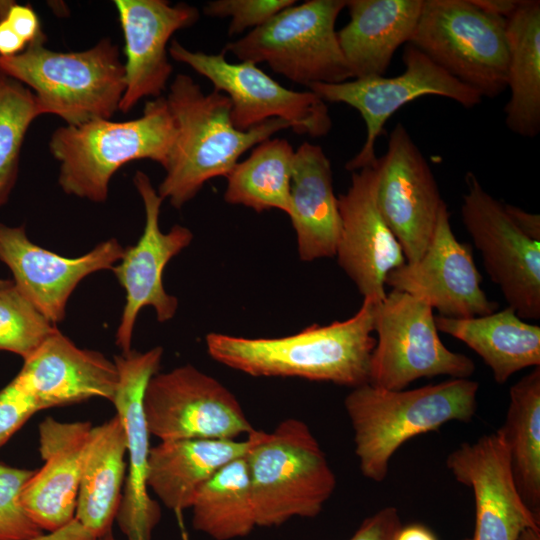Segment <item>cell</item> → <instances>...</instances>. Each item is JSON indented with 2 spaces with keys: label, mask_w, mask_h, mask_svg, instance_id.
I'll list each match as a JSON object with an SVG mask.
<instances>
[{
  "label": "cell",
  "mask_w": 540,
  "mask_h": 540,
  "mask_svg": "<svg viewBox=\"0 0 540 540\" xmlns=\"http://www.w3.org/2000/svg\"><path fill=\"white\" fill-rule=\"evenodd\" d=\"M364 298L352 317L313 324L277 338L207 334L208 354L217 362L253 377H297L355 388L369 382L376 345L374 305Z\"/></svg>",
  "instance_id": "6da1fadb"
},
{
  "label": "cell",
  "mask_w": 540,
  "mask_h": 540,
  "mask_svg": "<svg viewBox=\"0 0 540 540\" xmlns=\"http://www.w3.org/2000/svg\"><path fill=\"white\" fill-rule=\"evenodd\" d=\"M166 100L177 135L157 192L178 209L209 180L227 177L250 148L290 128L285 120L272 118L238 130L231 121L230 99L217 90L205 94L186 74L175 76Z\"/></svg>",
  "instance_id": "7a4b0ae2"
},
{
  "label": "cell",
  "mask_w": 540,
  "mask_h": 540,
  "mask_svg": "<svg viewBox=\"0 0 540 540\" xmlns=\"http://www.w3.org/2000/svg\"><path fill=\"white\" fill-rule=\"evenodd\" d=\"M478 390L479 383L469 378L410 390H386L369 383L352 388L344 407L362 475L382 482L391 458L405 442L451 421L470 422L477 410Z\"/></svg>",
  "instance_id": "3957f363"
},
{
  "label": "cell",
  "mask_w": 540,
  "mask_h": 540,
  "mask_svg": "<svg viewBox=\"0 0 540 540\" xmlns=\"http://www.w3.org/2000/svg\"><path fill=\"white\" fill-rule=\"evenodd\" d=\"M175 121L165 97L145 103L139 118L95 119L57 128L49 149L59 162L58 182L70 195L101 203L108 197L112 176L134 160L149 159L167 166L176 140Z\"/></svg>",
  "instance_id": "277c9868"
},
{
  "label": "cell",
  "mask_w": 540,
  "mask_h": 540,
  "mask_svg": "<svg viewBox=\"0 0 540 540\" xmlns=\"http://www.w3.org/2000/svg\"><path fill=\"white\" fill-rule=\"evenodd\" d=\"M44 43L13 57L0 56V73L28 87L42 115H56L66 125L111 119L125 90L118 46L103 38L87 50L58 52Z\"/></svg>",
  "instance_id": "5b68a950"
},
{
  "label": "cell",
  "mask_w": 540,
  "mask_h": 540,
  "mask_svg": "<svg viewBox=\"0 0 540 540\" xmlns=\"http://www.w3.org/2000/svg\"><path fill=\"white\" fill-rule=\"evenodd\" d=\"M257 527L313 518L332 496L337 479L310 428L289 418L268 433L257 430L246 454Z\"/></svg>",
  "instance_id": "8992f818"
},
{
  "label": "cell",
  "mask_w": 540,
  "mask_h": 540,
  "mask_svg": "<svg viewBox=\"0 0 540 540\" xmlns=\"http://www.w3.org/2000/svg\"><path fill=\"white\" fill-rule=\"evenodd\" d=\"M345 7V0L295 3L228 42L223 50L240 61L266 63L275 73L306 87L347 81L352 75L335 28Z\"/></svg>",
  "instance_id": "52a82bcc"
},
{
  "label": "cell",
  "mask_w": 540,
  "mask_h": 540,
  "mask_svg": "<svg viewBox=\"0 0 540 540\" xmlns=\"http://www.w3.org/2000/svg\"><path fill=\"white\" fill-rule=\"evenodd\" d=\"M410 44L482 98L507 89L506 19L472 0H423Z\"/></svg>",
  "instance_id": "ba28073f"
},
{
  "label": "cell",
  "mask_w": 540,
  "mask_h": 540,
  "mask_svg": "<svg viewBox=\"0 0 540 540\" xmlns=\"http://www.w3.org/2000/svg\"><path fill=\"white\" fill-rule=\"evenodd\" d=\"M377 340L371 355L369 384L386 390L406 389L420 378L447 375L469 378L475 363L441 341L433 309L392 289L374 305Z\"/></svg>",
  "instance_id": "9c48e42d"
},
{
  "label": "cell",
  "mask_w": 540,
  "mask_h": 540,
  "mask_svg": "<svg viewBox=\"0 0 540 540\" xmlns=\"http://www.w3.org/2000/svg\"><path fill=\"white\" fill-rule=\"evenodd\" d=\"M168 54L207 78L231 102V121L246 131L269 119L285 120L297 134L321 137L329 133L332 120L326 102L312 91L282 86L257 64L231 63L224 50L217 54L193 51L172 40Z\"/></svg>",
  "instance_id": "30bf717a"
},
{
  "label": "cell",
  "mask_w": 540,
  "mask_h": 540,
  "mask_svg": "<svg viewBox=\"0 0 540 540\" xmlns=\"http://www.w3.org/2000/svg\"><path fill=\"white\" fill-rule=\"evenodd\" d=\"M403 62L405 70L396 76L353 78L308 87L324 102L344 103L356 109L365 122V142L345 165L350 172L376 163L377 138L388 119L407 103L426 95L449 98L467 109L482 102L477 91L450 75L410 43L404 49Z\"/></svg>",
  "instance_id": "8fae6325"
},
{
  "label": "cell",
  "mask_w": 540,
  "mask_h": 540,
  "mask_svg": "<svg viewBox=\"0 0 540 540\" xmlns=\"http://www.w3.org/2000/svg\"><path fill=\"white\" fill-rule=\"evenodd\" d=\"M143 411L150 435L160 441L235 440L255 430L235 395L190 364L152 376Z\"/></svg>",
  "instance_id": "7c38bea8"
},
{
  "label": "cell",
  "mask_w": 540,
  "mask_h": 540,
  "mask_svg": "<svg viewBox=\"0 0 540 540\" xmlns=\"http://www.w3.org/2000/svg\"><path fill=\"white\" fill-rule=\"evenodd\" d=\"M465 180L462 222L486 272L521 319H539L540 241L515 226L504 203L489 194L474 173L468 172Z\"/></svg>",
  "instance_id": "4fadbf2b"
},
{
  "label": "cell",
  "mask_w": 540,
  "mask_h": 540,
  "mask_svg": "<svg viewBox=\"0 0 540 540\" xmlns=\"http://www.w3.org/2000/svg\"><path fill=\"white\" fill-rule=\"evenodd\" d=\"M375 199L399 242L406 262H417L433 236L445 203L434 174L406 127L391 131L386 153L377 158Z\"/></svg>",
  "instance_id": "5bb4252c"
},
{
  "label": "cell",
  "mask_w": 540,
  "mask_h": 540,
  "mask_svg": "<svg viewBox=\"0 0 540 540\" xmlns=\"http://www.w3.org/2000/svg\"><path fill=\"white\" fill-rule=\"evenodd\" d=\"M133 183L144 205V230L135 245L124 248L119 263L111 268L125 290V305L116 331V345L122 353L132 350L133 330L142 308L153 307L159 322L175 316L178 300L166 292L163 272L168 262L193 239L191 230L181 225H174L163 233L159 226L163 199L144 172L136 171Z\"/></svg>",
  "instance_id": "9a60e30c"
},
{
  "label": "cell",
  "mask_w": 540,
  "mask_h": 540,
  "mask_svg": "<svg viewBox=\"0 0 540 540\" xmlns=\"http://www.w3.org/2000/svg\"><path fill=\"white\" fill-rule=\"evenodd\" d=\"M481 282L471 247L456 239L444 203L423 256L415 263L405 262L390 271L385 285L419 299L437 309L441 316L472 318L499 308L497 302L487 297Z\"/></svg>",
  "instance_id": "2e32d148"
},
{
  "label": "cell",
  "mask_w": 540,
  "mask_h": 540,
  "mask_svg": "<svg viewBox=\"0 0 540 540\" xmlns=\"http://www.w3.org/2000/svg\"><path fill=\"white\" fill-rule=\"evenodd\" d=\"M163 349L131 350L113 358L119 374L112 401L127 438L128 467L115 520L127 540H151L160 521L161 509L148 493L150 433L143 411V396L149 380L158 373Z\"/></svg>",
  "instance_id": "e0dca14e"
},
{
  "label": "cell",
  "mask_w": 540,
  "mask_h": 540,
  "mask_svg": "<svg viewBox=\"0 0 540 540\" xmlns=\"http://www.w3.org/2000/svg\"><path fill=\"white\" fill-rule=\"evenodd\" d=\"M446 466L474 497V532L464 540H518L524 530L540 528L539 517L520 496L498 430L460 444L447 456Z\"/></svg>",
  "instance_id": "ac0fdd59"
},
{
  "label": "cell",
  "mask_w": 540,
  "mask_h": 540,
  "mask_svg": "<svg viewBox=\"0 0 540 540\" xmlns=\"http://www.w3.org/2000/svg\"><path fill=\"white\" fill-rule=\"evenodd\" d=\"M377 162V161H376ZM377 165L351 172V184L338 196L341 232L337 262L363 298L384 299L385 280L405 262L403 250L382 218L375 199Z\"/></svg>",
  "instance_id": "d6986e66"
},
{
  "label": "cell",
  "mask_w": 540,
  "mask_h": 540,
  "mask_svg": "<svg viewBox=\"0 0 540 540\" xmlns=\"http://www.w3.org/2000/svg\"><path fill=\"white\" fill-rule=\"evenodd\" d=\"M124 247L111 238L88 253L70 258L33 243L24 226L0 222V261L32 304L53 324L65 317L68 299L88 275L110 269L122 258Z\"/></svg>",
  "instance_id": "ffe728a7"
},
{
  "label": "cell",
  "mask_w": 540,
  "mask_h": 540,
  "mask_svg": "<svg viewBox=\"0 0 540 540\" xmlns=\"http://www.w3.org/2000/svg\"><path fill=\"white\" fill-rule=\"evenodd\" d=\"M124 37L125 90L119 110L127 113L145 97L158 98L173 71L167 45L172 35L194 25L196 7L165 0H116Z\"/></svg>",
  "instance_id": "44dd1931"
},
{
  "label": "cell",
  "mask_w": 540,
  "mask_h": 540,
  "mask_svg": "<svg viewBox=\"0 0 540 540\" xmlns=\"http://www.w3.org/2000/svg\"><path fill=\"white\" fill-rule=\"evenodd\" d=\"M13 380L41 411L91 398L112 402L119 374L113 360L77 347L57 330L24 361Z\"/></svg>",
  "instance_id": "7402d4cb"
},
{
  "label": "cell",
  "mask_w": 540,
  "mask_h": 540,
  "mask_svg": "<svg viewBox=\"0 0 540 540\" xmlns=\"http://www.w3.org/2000/svg\"><path fill=\"white\" fill-rule=\"evenodd\" d=\"M89 421L64 422L47 417L39 424L43 466L25 483L21 504L44 532H53L75 517Z\"/></svg>",
  "instance_id": "603a6c76"
},
{
  "label": "cell",
  "mask_w": 540,
  "mask_h": 540,
  "mask_svg": "<svg viewBox=\"0 0 540 540\" xmlns=\"http://www.w3.org/2000/svg\"><path fill=\"white\" fill-rule=\"evenodd\" d=\"M288 216L302 261L335 256L341 217L331 162L319 145L304 142L295 150Z\"/></svg>",
  "instance_id": "cb8c5ba5"
},
{
  "label": "cell",
  "mask_w": 540,
  "mask_h": 540,
  "mask_svg": "<svg viewBox=\"0 0 540 540\" xmlns=\"http://www.w3.org/2000/svg\"><path fill=\"white\" fill-rule=\"evenodd\" d=\"M423 0H349V22L337 31L352 78L385 75L396 50L414 35Z\"/></svg>",
  "instance_id": "d4e9b609"
},
{
  "label": "cell",
  "mask_w": 540,
  "mask_h": 540,
  "mask_svg": "<svg viewBox=\"0 0 540 540\" xmlns=\"http://www.w3.org/2000/svg\"><path fill=\"white\" fill-rule=\"evenodd\" d=\"M183 439L160 441L151 447L148 488L169 509L180 514L191 508L200 489L226 464L245 456L256 439Z\"/></svg>",
  "instance_id": "484cf974"
},
{
  "label": "cell",
  "mask_w": 540,
  "mask_h": 540,
  "mask_svg": "<svg viewBox=\"0 0 540 540\" xmlns=\"http://www.w3.org/2000/svg\"><path fill=\"white\" fill-rule=\"evenodd\" d=\"M127 438L115 415L93 426L88 436L75 519L95 538L111 530L126 478Z\"/></svg>",
  "instance_id": "4316f807"
},
{
  "label": "cell",
  "mask_w": 540,
  "mask_h": 540,
  "mask_svg": "<svg viewBox=\"0 0 540 540\" xmlns=\"http://www.w3.org/2000/svg\"><path fill=\"white\" fill-rule=\"evenodd\" d=\"M439 332L475 351L504 384L518 371L540 366V327L521 319L509 306L472 318L435 316Z\"/></svg>",
  "instance_id": "83f0119b"
},
{
  "label": "cell",
  "mask_w": 540,
  "mask_h": 540,
  "mask_svg": "<svg viewBox=\"0 0 540 540\" xmlns=\"http://www.w3.org/2000/svg\"><path fill=\"white\" fill-rule=\"evenodd\" d=\"M508 42L505 123L519 136L534 138L540 132V1L520 0L506 19Z\"/></svg>",
  "instance_id": "f1b7e54d"
},
{
  "label": "cell",
  "mask_w": 540,
  "mask_h": 540,
  "mask_svg": "<svg viewBox=\"0 0 540 540\" xmlns=\"http://www.w3.org/2000/svg\"><path fill=\"white\" fill-rule=\"evenodd\" d=\"M498 432L506 445L520 496L539 517L540 366L510 387L505 421Z\"/></svg>",
  "instance_id": "f546056e"
},
{
  "label": "cell",
  "mask_w": 540,
  "mask_h": 540,
  "mask_svg": "<svg viewBox=\"0 0 540 540\" xmlns=\"http://www.w3.org/2000/svg\"><path fill=\"white\" fill-rule=\"evenodd\" d=\"M192 525L214 540L248 536L257 528L246 455L223 466L198 492Z\"/></svg>",
  "instance_id": "4dcf8cb0"
},
{
  "label": "cell",
  "mask_w": 540,
  "mask_h": 540,
  "mask_svg": "<svg viewBox=\"0 0 540 540\" xmlns=\"http://www.w3.org/2000/svg\"><path fill=\"white\" fill-rule=\"evenodd\" d=\"M294 155V148L283 138L257 144L226 177L224 200L257 213L274 208L289 215Z\"/></svg>",
  "instance_id": "1f68e13d"
},
{
  "label": "cell",
  "mask_w": 540,
  "mask_h": 540,
  "mask_svg": "<svg viewBox=\"0 0 540 540\" xmlns=\"http://www.w3.org/2000/svg\"><path fill=\"white\" fill-rule=\"evenodd\" d=\"M41 115L34 93L0 73V208L8 202L16 184L25 135Z\"/></svg>",
  "instance_id": "d6a6232c"
},
{
  "label": "cell",
  "mask_w": 540,
  "mask_h": 540,
  "mask_svg": "<svg viewBox=\"0 0 540 540\" xmlns=\"http://www.w3.org/2000/svg\"><path fill=\"white\" fill-rule=\"evenodd\" d=\"M57 330L13 280L0 279V351L25 361Z\"/></svg>",
  "instance_id": "836d02e7"
},
{
  "label": "cell",
  "mask_w": 540,
  "mask_h": 540,
  "mask_svg": "<svg viewBox=\"0 0 540 540\" xmlns=\"http://www.w3.org/2000/svg\"><path fill=\"white\" fill-rule=\"evenodd\" d=\"M34 471L0 462V540H29L45 533L28 516L20 500Z\"/></svg>",
  "instance_id": "e575fe53"
},
{
  "label": "cell",
  "mask_w": 540,
  "mask_h": 540,
  "mask_svg": "<svg viewBox=\"0 0 540 540\" xmlns=\"http://www.w3.org/2000/svg\"><path fill=\"white\" fill-rule=\"evenodd\" d=\"M295 3V0H215L208 2L203 12L210 17H231L228 34L233 36L265 24Z\"/></svg>",
  "instance_id": "d590c367"
},
{
  "label": "cell",
  "mask_w": 540,
  "mask_h": 540,
  "mask_svg": "<svg viewBox=\"0 0 540 540\" xmlns=\"http://www.w3.org/2000/svg\"><path fill=\"white\" fill-rule=\"evenodd\" d=\"M40 411L33 399L12 379L0 390V448Z\"/></svg>",
  "instance_id": "8d00e7d4"
},
{
  "label": "cell",
  "mask_w": 540,
  "mask_h": 540,
  "mask_svg": "<svg viewBox=\"0 0 540 540\" xmlns=\"http://www.w3.org/2000/svg\"><path fill=\"white\" fill-rule=\"evenodd\" d=\"M0 18L8 22L27 46L45 42L46 36L42 31L40 19L31 5L0 1Z\"/></svg>",
  "instance_id": "74e56055"
},
{
  "label": "cell",
  "mask_w": 540,
  "mask_h": 540,
  "mask_svg": "<svg viewBox=\"0 0 540 540\" xmlns=\"http://www.w3.org/2000/svg\"><path fill=\"white\" fill-rule=\"evenodd\" d=\"M402 526L398 510L386 506L365 518L348 540H394Z\"/></svg>",
  "instance_id": "f35d334b"
},
{
  "label": "cell",
  "mask_w": 540,
  "mask_h": 540,
  "mask_svg": "<svg viewBox=\"0 0 540 540\" xmlns=\"http://www.w3.org/2000/svg\"><path fill=\"white\" fill-rule=\"evenodd\" d=\"M505 210L515 226L529 238L540 241V216L517 206L504 203Z\"/></svg>",
  "instance_id": "ab89813d"
},
{
  "label": "cell",
  "mask_w": 540,
  "mask_h": 540,
  "mask_svg": "<svg viewBox=\"0 0 540 540\" xmlns=\"http://www.w3.org/2000/svg\"><path fill=\"white\" fill-rule=\"evenodd\" d=\"M27 44L11 28L8 22L0 18V56L13 57L22 53Z\"/></svg>",
  "instance_id": "60d3db41"
},
{
  "label": "cell",
  "mask_w": 540,
  "mask_h": 540,
  "mask_svg": "<svg viewBox=\"0 0 540 540\" xmlns=\"http://www.w3.org/2000/svg\"><path fill=\"white\" fill-rule=\"evenodd\" d=\"M484 12L507 19L516 10L520 0H472Z\"/></svg>",
  "instance_id": "b9f144b4"
},
{
  "label": "cell",
  "mask_w": 540,
  "mask_h": 540,
  "mask_svg": "<svg viewBox=\"0 0 540 540\" xmlns=\"http://www.w3.org/2000/svg\"><path fill=\"white\" fill-rule=\"evenodd\" d=\"M394 540H437V538L427 527L420 524H412L402 526Z\"/></svg>",
  "instance_id": "7bdbcfd3"
},
{
  "label": "cell",
  "mask_w": 540,
  "mask_h": 540,
  "mask_svg": "<svg viewBox=\"0 0 540 540\" xmlns=\"http://www.w3.org/2000/svg\"><path fill=\"white\" fill-rule=\"evenodd\" d=\"M518 540H540V528H528L524 530Z\"/></svg>",
  "instance_id": "ee69618b"
},
{
  "label": "cell",
  "mask_w": 540,
  "mask_h": 540,
  "mask_svg": "<svg viewBox=\"0 0 540 540\" xmlns=\"http://www.w3.org/2000/svg\"><path fill=\"white\" fill-rule=\"evenodd\" d=\"M96 540H117V539L114 537L112 530H110L103 536L97 538Z\"/></svg>",
  "instance_id": "f6af8a7d"
},
{
  "label": "cell",
  "mask_w": 540,
  "mask_h": 540,
  "mask_svg": "<svg viewBox=\"0 0 540 540\" xmlns=\"http://www.w3.org/2000/svg\"><path fill=\"white\" fill-rule=\"evenodd\" d=\"M182 538L183 540H188L187 533L184 530L182 531Z\"/></svg>",
  "instance_id": "bcb514c9"
}]
</instances>
